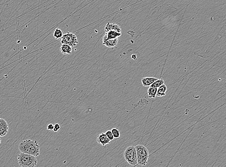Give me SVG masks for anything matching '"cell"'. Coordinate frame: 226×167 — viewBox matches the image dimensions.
I'll use <instances>...</instances> for the list:
<instances>
[{"mask_svg": "<svg viewBox=\"0 0 226 167\" xmlns=\"http://www.w3.org/2000/svg\"><path fill=\"white\" fill-rule=\"evenodd\" d=\"M19 150L21 153L31 155L37 157L40 154V146L36 140L31 139L22 141L19 145Z\"/></svg>", "mask_w": 226, "mask_h": 167, "instance_id": "1", "label": "cell"}, {"mask_svg": "<svg viewBox=\"0 0 226 167\" xmlns=\"http://www.w3.org/2000/svg\"><path fill=\"white\" fill-rule=\"evenodd\" d=\"M17 159L18 164L22 167H35L38 163L36 157L23 153L18 155Z\"/></svg>", "mask_w": 226, "mask_h": 167, "instance_id": "2", "label": "cell"}, {"mask_svg": "<svg viewBox=\"0 0 226 167\" xmlns=\"http://www.w3.org/2000/svg\"><path fill=\"white\" fill-rule=\"evenodd\" d=\"M135 147L137 151L138 165L142 166H145L147 164L149 157L147 148L142 145H138Z\"/></svg>", "mask_w": 226, "mask_h": 167, "instance_id": "3", "label": "cell"}, {"mask_svg": "<svg viewBox=\"0 0 226 167\" xmlns=\"http://www.w3.org/2000/svg\"><path fill=\"white\" fill-rule=\"evenodd\" d=\"M124 159L132 166L138 165L137 151L135 146H130L126 148L124 153Z\"/></svg>", "mask_w": 226, "mask_h": 167, "instance_id": "4", "label": "cell"}, {"mask_svg": "<svg viewBox=\"0 0 226 167\" xmlns=\"http://www.w3.org/2000/svg\"><path fill=\"white\" fill-rule=\"evenodd\" d=\"M60 42L62 44H68L72 47H76L79 43V41L75 34L70 32L64 34L60 39Z\"/></svg>", "mask_w": 226, "mask_h": 167, "instance_id": "5", "label": "cell"}, {"mask_svg": "<svg viewBox=\"0 0 226 167\" xmlns=\"http://www.w3.org/2000/svg\"><path fill=\"white\" fill-rule=\"evenodd\" d=\"M9 130L8 125L7 121L2 118H0V137H3L8 134Z\"/></svg>", "mask_w": 226, "mask_h": 167, "instance_id": "6", "label": "cell"}, {"mask_svg": "<svg viewBox=\"0 0 226 167\" xmlns=\"http://www.w3.org/2000/svg\"><path fill=\"white\" fill-rule=\"evenodd\" d=\"M121 33L116 32L114 30L109 31L105 33V35L103 36V41H104L106 40H110V39H116L118 38L121 36Z\"/></svg>", "mask_w": 226, "mask_h": 167, "instance_id": "7", "label": "cell"}, {"mask_svg": "<svg viewBox=\"0 0 226 167\" xmlns=\"http://www.w3.org/2000/svg\"><path fill=\"white\" fill-rule=\"evenodd\" d=\"M97 142L102 146H104L110 143L111 141L105 134V132H102L97 136Z\"/></svg>", "mask_w": 226, "mask_h": 167, "instance_id": "8", "label": "cell"}, {"mask_svg": "<svg viewBox=\"0 0 226 167\" xmlns=\"http://www.w3.org/2000/svg\"><path fill=\"white\" fill-rule=\"evenodd\" d=\"M111 30H114L116 32H118L119 33H121V28L119 25L113 23H108L104 27V31L105 33L109 31H111Z\"/></svg>", "mask_w": 226, "mask_h": 167, "instance_id": "9", "label": "cell"}, {"mask_svg": "<svg viewBox=\"0 0 226 167\" xmlns=\"http://www.w3.org/2000/svg\"><path fill=\"white\" fill-rule=\"evenodd\" d=\"M157 79L154 77H144L142 80V83L144 87L150 86Z\"/></svg>", "mask_w": 226, "mask_h": 167, "instance_id": "10", "label": "cell"}, {"mask_svg": "<svg viewBox=\"0 0 226 167\" xmlns=\"http://www.w3.org/2000/svg\"><path fill=\"white\" fill-rule=\"evenodd\" d=\"M118 42V39H110L103 41V44L108 48H112L116 47Z\"/></svg>", "mask_w": 226, "mask_h": 167, "instance_id": "11", "label": "cell"}, {"mask_svg": "<svg viewBox=\"0 0 226 167\" xmlns=\"http://www.w3.org/2000/svg\"><path fill=\"white\" fill-rule=\"evenodd\" d=\"M61 53L63 55H70L71 54L72 51V47L66 44H62L60 47Z\"/></svg>", "mask_w": 226, "mask_h": 167, "instance_id": "12", "label": "cell"}, {"mask_svg": "<svg viewBox=\"0 0 226 167\" xmlns=\"http://www.w3.org/2000/svg\"><path fill=\"white\" fill-rule=\"evenodd\" d=\"M167 86L164 84L158 88L157 91L156 96L158 97L164 96L166 95V92L167 91Z\"/></svg>", "mask_w": 226, "mask_h": 167, "instance_id": "13", "label": "cell"}, {"mask_svg": "<svg viewBox=\"0 0 226 167\" xmlns=\"http://www.w3.org/2000/svg\"><path fill=\"white\" fill-rule=\"evenodd\" d=\"M157 88L150 87L148 90L147 94L150 98H155L156 96Z\"/></svg>", "mask_w": 226, "mask_h": 167, "instance_id": "14", "label": "cell"}, {"mask_svg": "<svg viewBox=\"0 0 226 167\" xmlns=\"http://www.w3.org/2000/svg\"><path fill=\"white\" fill-rule=\"evenodd\" d=\"M54 37L55 38L56 40H59L62 38V36H63V33L62 32V30H60V28H56L54 32Z\"/></svg>", "mask_w": 226, "mask_h": 167, "instance_id": "15", "label": "cell"}, {"mask_svg": "<svg viewBox=\"0 0 226 167\" xmlns=\"http://www.w3.org/2000/svg\"><path fill=\"white\" fill-rule=\"evenodd\" d=\"M164 80H163V79H157L156 81H155L154 83L151 85L150 87L158 88L160 86L164 84Z\"/></svg>", "mask_w": 226, "mask_h": 167, "instance_id": "16", "label": "cell"}, {"mask_svg": "<svg viewBox=\"0 0 226 167\" xmlns=\"http://www.w3.org/2000/svg\"><path fill=\"white\" fill-rule=\"evenodd\" d=\"M111 131L115 138L118 139L121 136V134H120V131H119L118 129L117 128H114L112 129Z\"/></svg>", "mask_w": 226, "mask_h": 167, "instance_id": "17", "label": "cell"}, {"mask_svg": "<svg viewBox=\"0 0 226 167\" xmlns=\"http://www.w3.org/2000/svg\"><path fill=\"white\" fill-rule=\"evenodd\" d=\"M105 134H106V135H107V136L108 137L109 139L111 141L114 140V139H115V138H114V136H113V135L112 132L111 130H107V131L105 132Z\"/></svg>", "mask_w": 226, "mask_h": 167, "instance_id": "18", "label": "cell"}, {"mask_svg": "<svg viewBox=\"0 0 226 167\" xmlns=\"http://www.w3.org/2000/svg\"><path fill=\"white\" fill-rule=\"evenodd\" d=\"M60 128H61V126H60V124L58 123H56L55 125H54V128L53 130L54 132H56L60 129Z\"/></svg>", "mask_w": 226, "mask_h": 167, "instance_id": "19", "label": "cell"}, {"mask_svg": "<svg viewBox=\"0 0 226 167\" xmlns=\"http://www.w3.org/2000/svg\"><path fill=\"white\" fill-rule=\"evenodd\" d=\"M54 128V125L53 124H49L47 126V130H53Z\"/></svg>", "mask_w": 226, "mask_h": 167, "instance_id": "20", "label": "cell"}, {"mask_svg": "<svg viewBox=\"0 0 226 167\" xmlns=\"http://www.w3.org/2000/svg\"><path fill=\"white\" fill-rule=\"evenodd\" d=\"M132 58H133V59H135L136 58V57H136V56L135 55H132Z\"/></svg>", "mask_w": 226, "mask_h": 167, "instance_id": "21", "label": "cell"}, {"mask_svg": "<svg viewBox=\"0 0 226 167\" xmlns=\"http://www.w3.org/2000/svg\"><path fill=\"white\" fill-rule=\"evenodd\" d=\"M1 139H0V145H1Z\"/></svg>", "mask_w": 226, "mask_h": 167, "instance_id": "22", "label": "cell"}]
</instances>
